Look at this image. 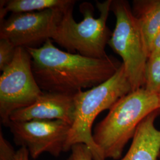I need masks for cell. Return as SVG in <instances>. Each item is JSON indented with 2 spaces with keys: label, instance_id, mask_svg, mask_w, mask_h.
<instances>
[{
  "label": "cell",
  "instance_id": "obj_1",
  "mask_svg": "<svg viewBox=\"0 0 160 160\" xmlns=\"http://www.w3.org/2000/svg\"><path fill=\"white\" fill-rule=\"evenodd\" d=\"M34 78L43 92L74 95L109 80L122 63L114 58L86 57L58 49L51 39L38 48H26Z\"/></svg>",
  "mask_w": 160,
  "mask_h": 160
},
{
  "label": "cell",
  "instance_id": "obj_2",
  "mask_svg": "<svg viewBox=\"0 0 160 160\" xmlns=\"http://www.w3.org/2000/svg\"><path fill=\"white\" fill-rule=\"evenodd\" d=\"M160 108L158 94L148 92L143 87L118 100L92 132L94 141L103 157L106 160L120 159L141 123Z\"/></svg>",
  "mask_w": 160,
  "mask_h": 160
},
{
  "label": "cell",
  "instance_id": "obj_3",
  "mask_svg": "<svg viewBox=\"0 0 160 160\" xmlns=\"http://www.w3.org/2000/svg\"><path fill=\"white\" fill-rule=\"evenodd\" d=\"M131 82L122 63L111 78L98 86L74 94V116L64 152L76 144L83 143L90 149L94 160H106L92 138V126L97 116L110 109L120 98L132 92Z\"/></svg>",
  "mask_w": 160,
  "mask_h": 160
},
{
  "label": "cell",
  "instance_id": "obj_4",
  "mask_svg": "<svg viewBox=\"0 0 160 160\" xmlns=\"http://www.w3.org/2000/svg\"><path fill=\"white\" fill-rule=\"evenodd\" d=\"M112 3V0L96 1L100 16L96 18L92 3L82 2L79 10L83 20L79 23L73 17L74 7L69 8L65 12L52 41L70 53L77 52L84 57L97 59L108 57L105 48L112 33L107 26Z\"/></svg>",
  "mask_w": 160,
  "mask_h": 160
},
{
  "label": "cell",
  "instance_id": "obj_5",
  "mask_svg": "<svg viewBox=\"0 0 160 160\" xmlns=\"http://www.w3.org/2000/svg\"><path fill=\"white\" fill-rule=\"evenodd\" d=\"M116 25L108 45L120 56L133 91L143 88L149 52L137 18L128 1H112Z\"/></svg>",
  "mask_w": 160,
  "mask_h": 160
},
{
  "label": "cell",
  "instance_id": "obj_6",
  "mask_svg": "<svg viewBox=\"0 0 160 160\" xmlns=\"http://www.w3.org/2000/svg\"><path fill=\"white\" fill-rule=\"evenodd\" d=\"M43 92L34 78L30 54L18 47L13 61L0 76L1 122L8 126L14 112L33 104Z\"/></svg>",
  "mask_w": 160,
  "mask_h": 160
},
{
  "label": "cell",
  "instance_id": "obj_7",
  "mask_svg": "<svg viewBox=\"0 0 160 160\" xmlns=\"http://www.w3.org/2000/svg\"><path fill=\"white\" fill-rule=\"evenodd\" d=\"M68 9L12 13L0 23V39L10 40L17 48H38L48 39H53Z\"/></svg>",
  "mask_w": 160,
  "mask_h": 160
},
{
  "label": "cell",
  "instance_id": "obj_8",
  "mask_svg": "<svg viewBox=\"0 0 160 160\" xmlns=\"http://www.w3.org/2000/svg\"><path fill=\"white\" fill-rule=\"evenodd\" d=\"M16 143L36 159L43 153L58 157L64 152L71 125L59 120L10 122L8 125Z\"/></svg>",
  "mask_w": 160,
  "mask_h": 160
},
{
  "label": "cell",
  "instance_id": "obj_9",
  "mask_svg": "<svg viewBox=\"0 0 160 160\" xmlns=\"http://www.w3.org/2000/svg\"><path fill=\"white\" fill-rule=\"evenodd\" d=\"M74 95L43 92L34 103L18 109L10 116V122L33 120H59L72 124Z\"/></svg>",
  "mask_w": 160,
  "mask_h": 160
},
{
  "label": "cell",
  "instance_id": "obj_10",
  "mask_svg": "<svg viewBox=\"0 0 160 160\" xmlns=\"http://www.w3.org/2000/svg\"><path fill=\"white\" fill-rule=\"evenodd\" d=\"M157 110L141 123L126 154L120 160H157L160 153V130L155 125Z\"/></svg>",
  "mask_w": 160,
  "mask_h": 160
},
{
  "label": "cell",
  "instance_id": "obj_11",
  "mask_svg": "<svg viewBox=\"0 0 160 160\" xmlns=\"http://www.w3.org/2000/svg\"><path fill=\"white\" fill-rule=\"evenodd\" d=\"M132 9L140 25L149 52L152 40L160 31V0L133 1Z\"/></svg>",
  "mask_w": 160,
  "mask_h": 160
},
{
  "label": "cell",
  "instance_id": "obj_12",
  "mask_svg": "<svg viewBox=\"0 0 160 160\" xmlns=\"http://www.w3.org/2000/svg\"><path fill=\"white\" fill-rule=\"evenodd\" d=\"M74 0H1L7 12H40L49 9L66 10L74 7Z\"/></svg>",
  "mask_w": 160,
  "mask_h": 160
},
{
  "label": "cell",
  "instance_id": "obj_13",
  "mask_svg": "<svg viewBox=\"0 0 160 160\" xmlns=\"http://www.w3.org/2000/svg\"><path fill=\"white\" fill-rule=\"evenodd\" d=\"M143 88L154 94L160 93V53L148 58Z\"/></svg>",
  "mask_w": 160,
  "mask_h": 160
},
{
  "label": "cell",
  "instance_id": "obj_14",
  "mask_svg": "<svg viewBox=\"0 0 160 160\" xmlns=\"http://www.w3.org/2000/svg\"><path fill=\"white\" fill-rule=\"evenodd\" d=\"M17 48L10 40L0 39V70L1 71L12 63Z\"/></svg>",
  "mask_w": 160,
  "mask_h": 160
},
{
  "label": "cell",
  "instance_id": "obj_15",
  "mask_svg": "<svg viewBox=\"0 0 160 160\" xmlns=\"http://www.w3.org/2000/svg\"><path fill=\"white\" fill-rule=\"evenodd\" d=\"M71 151V153L67 160H94L90 149L85 144H76Z\"/></svg>",
  "mask_w": 160,
  "mask_h": 160
},
{
  "label": "cell",
  "instance_id": "obj_16",
  "mask_svg": "<svg viewBox=\"0 0 160 160\" xmlns=\"http://www.w3.org/2000/svg\"><path fill=\"white\" fill-rule=\"evenodd\" d=\"M17 151L0 132V160H14Z\"/></svg>",
  "mask_w": 160,
  "mask_h": 160
},
{
  "label": "cell",
  "instance_id": "obj_17",
  "mask_svg": "<svg viewBox=\"0 0 160 160\" xmlns=\"http://www.w3.org/2000/svg\"><path fill=\"white\" fill-rule=\"evenodd\" d=\"M160 53V31L152 40L149 51V57Z\"/></svg>",
  "mask_w": 160,
  "mask_h": 160
},
{
  "label": "cell",
  "instance_id": "obj_18",
  "mask_svg": "<svg viewBox=\"0 0 160 160\" xmlns=\"http://www.w3.org/2000/svg\"><path fill=\"white\" fill-rule=\"evenodd\" d=\"M14 160H31L30 159L29 151L24 147H21L17 151V154Z\"/></svg>",
  "mask_w": 160,
  "mask_h": 160
},
{
  "label": "cell",
  "instance_id": "obj_19",
  "mask_svg": "<svg viewBox=\"0 0 160 160\" xmlns=\"http://www.w3.org/2000/svg\"><path fill=\"white\" fill-rule=\"evenodd\" d=\"M158 96H159V98H160V93L158 94ZM159 111H160V110H159Z\"/></svg>",
  "mask_w": 160,
  "mask_h": 160
},
{
  "label": "cell",
  "instance_id": "obj_20",
  "mask_svg": "<svg viewBox=\"0 0 160 160\" xmlns=\"http://www.w3.org/2000/svg\"><path fill=\"white\" fill-rule=\"evenodd\" d=\"M158 159L160 160V154H159V157H158Z\"/></svg>",
  "mask_w": 160,
  "mask_h": 160
}]
</instances>
